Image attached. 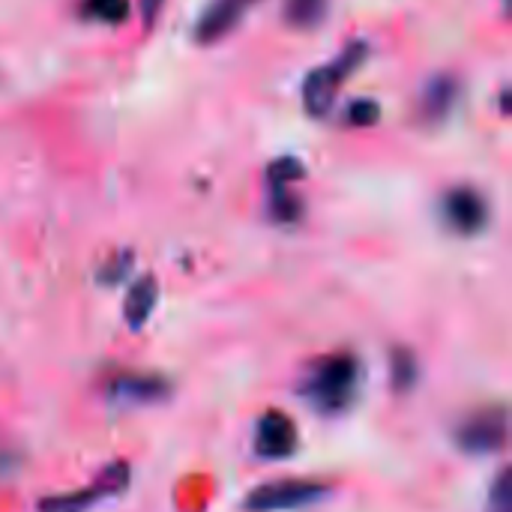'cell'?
I'll return each mask as SVG.
<instances>
[{
	"mask_svg": "<svg viewBox=\"0 0 512 512\" xmlns=\"http://www.w3.org/2000/svg\"><path fill=\"white\" fill-rule=\"evenodd\" d=\"M255 3L258 0H213L195 21V42L213 45V42L225 39Z\"/></svg>",
	"mask_w": 512,
	"mask_h": 512,
	"instance_id": "obj_8",
	"label": "cell"
},
{
	"mask_svg": "<svg viewBox=\"0 0 512 512\" xmlns=\"http://www.w3.org/2000/svg\"><path fill=\"white\" fill-rule=\"evenodd\" d=\"M459 93H462V84H459L456 75H435L423 87V96H420V114H423V120H429V123L447 120L450 111L459 102Z\"/></svg>",
	"mask_w": 512,
	"mask_h": 512,
	"instance_id": "obj_10",
	"label": "cell"
},
{
	"mask_svg": "<svg viewBox=\"0 0 512 512\" xmlns=\"http://www.w3.org/2000/svg\"><path fill=\"white\" fill-rule=\"evenodd\" d=\"M486 512H512V474L507 468L495 477V483L489 489Z\"/></svg>",
	"mask_w": 512,
	"mask_h": 512,
	"instance_id": "obj_16",
	"label": "cell"
},
{
	"mask_svg": "<svg viewBox=\"0 0 512 512\" xmlns=\"http://www.w3.org/2000/svg\"><path fill=\"white\" fill-rule=\"evenodd\" d=\"M303 174H306V168H303V162H300V159H279V162H273V165H270V171H267V183L291 186V183H297Z\"/></svg>",
	"mask_w": 512,
	"mask_h": 512,
	"instance_id": "obj_17",
	"label": "cell"
},
{
	"mask_svg": "<svg viewBox=\"0 0 512 512\" xmlns=\"http://www.w3.org/2000/svg\"><path fill=\"white\" fill-rule=\"evenodd\" d=\"M441 216L450 231H456L462 237H474V234L486 231V225H489V204L474 186H453L441 198Z\"/></svg>",
	"mask_w": 512,
	"mask_h": 512,
	"instance_id": "obj_6",
	"label": "cell"
},
{
	"mask_svg": "<svg viewBox=\"0 0 512 512\" xmlns=\"http://www.w3.org/2000/svg\"><path fill=\"white\" fill-rule=\"evenodd\" d=\"M156 300H159V285H156V279H153V276H141V279L129 288L126 303H123V318H126V324L138 330V327L153 315Z\"/></svg>",
	"mask_w": 512,
	"mask_h": 512,
	"instance_id": "obj_11",
	"label": "cell"
},
{
	"mask_svg": "<svg viewBox=\"0 0 512 512\" xmlns=\"http://www.w3.org/2000/svg\"><path fill=\"white\" fill-rule=\"evenodd\" d=\"M360 384H363V363L351 351H339V354L321 357L306 372L300 384V396L318 414L336 417V414H345L357 402Z\"/></svg>",
	"mask_w": 512,
	"mask_h": 512,
	"instance_id": "obj_1",
	"label": "cell"
},
{
	"mask_svg": "<svg viewBox=\"0 0 512 512\" xmlns=\"http://www.w3.org/2000/svg\"><path fill=\"white\" fill-rule=\"evenodd\" d=\"M84 15L108 24H120L129 15V0H84Z\"/></svg>",
	"mask_w": 512,
	"mask_h": 512,
	"instance_id": "obj_15",
	"label": "cell"
},
{
	"mask_svg": "<svg viewBox=\"0 0 512 512\" xmlns=\"http://www.w3.org/2000/svg\"><path fill=\"white\" fill-rule=\"evenodd\" d=\"M297 450V426L285 411H267L255 429V453L267 462H279L294 456Z\"/></svg>",
	"mask_w": 512,
	"mask_h": 512,
	"instance_id": "obj_7",
	"label": "cell"
},
{
	"mask_svg": "<svg viewBox=\"0 0 512 512\" xmlns=\"http://www.w3.org/2000/svg\"><path fill=\"white\" fill-rule=\"evenodd\" d=\"M162 3H165V0H141V18H144L147 27L156 24V18H159V12H162Z\"/></svg>",
	"mask_w": 512,
	"mask_h": 512,
	"instance_id": "obj_20",
	"label": "cell"
},
{
	"mask_svg": "<svg viewBox=\"0 0 512 512\" xmlns=\"http://www.w3.org/2000/svg\"><path fill=\"white\" fill-rule=\"evenodd\" d=\"M420 378V366H417V357L408 351V348H393L390 351V384L399 390V393H408Z\"/></svg>",
	"mask_w": 512,
	"mask_h": 512,
	"instance_id": "obj_13",
	"label": "cell"
},
{
	"mask_svg": "<svg viewBox=\"0 0 512 512\" xmlns=\"http://www.w3.org/2000/svg\"><path fill=\"white\" fill-rule=\"evenodd\" d=\"M327 495V486L321 483H309V480H273L258 486L249 498H246V510L249 512H288L303 510L318 504Z\"/></svg>",
	"mask_w": 512,
	"mask_h": 512,
	"instance_id": "obj_4",
	"label": "cell"
},
{
	"mask_svg": "<svg viewBox=\"0 0 512 512\" xmlns=\"http://www.w3.org/2000/svg\"><path fill=\"white\" fill-rule=\"evenodd\" d=\"M507 435H510L507 411L504 408H483V411H477L459 423L456 444H459V450H465L471 456H492V453L504 450Z\"/></svg>",
	"mask_w": 512,
	"mask_h": 512,
	"instance_id": "obj_3",
	"label": "cell"
},
{
	"mask_svg": "<svg viewBox=\"0 0 512 512\" xmlns=\"http://www.w3.org/2000/svg\"><path fill=\"white\" fill-rule=\"evenodd\" d=\"M168 393H171V387L162 375L123 372V375L111 378V384H108V396L117 402H129V405H150V402L165 399Z\"/></svg>",
	"mask_w": 512,
	"mask_h": 512,
	"instance_id": "obj_9",
	"label": "cell"
},
{
	"mask_svg": "<svg viewBox=\"0 0 512 512\" xmlns=\"http://www.w3.org/2000/svg\"><path fill=\"white\" fill-rule=\"evenodd\" d=\"M378 117H381V108L372 99H357L348 108V123L351 126H372V123H378Z\"/></svg>",
	"mask_w": 512,
	"mask_h": 512,
	"instance_id": "obj_18",
	"label": "cell"
},
{
	"mask_svg": "<svg viewBox=\"0 0 512 512\" xmlns=\"http://www.w3.org/2000/svg\"><path fill=\"white\" fill-rule=\"evenodd\" d=\"M327 12H330V0H285L282 3L285 21L297 30H312L324 24Z\"/></svg>",
	"mask_w": 512,
	"mask_h": 512,
	"instance_id": "obj_12",
	"label": "cell"
},
{
	"mask_svg": "<svg viewBox=\"0 0 512 512\" xmlns=\"http://www.w3.org/2000/svg\"><path fill=\"white\" fill-rule=\"evenodd\" d=\"M132 480V471L126 462H114L108 465L99 480L81 492H72V495H54V498H45L39 501V512H87L93 504H99L102 498L108 495H120Z\"/></svg>",
	"mask_w": 512,
	"mask_h": 512,
	"instance_id": "obj_5",
	"label": "cell"
},
{
	"mask_svg": "<svg viewBox=\"0 0 512 512\" xmlns=\"http://www.w3.org/2000/svg\"><path fill=\"white\" fill-rule=\"evenodd\" d=\"M270 186V216L276 222H297L300 213H303V204L297 195H291L288 186L282 183H267Z\"/></svg>",
	"mask_w": 512,
	"mask_h": 512,
	"instance_id": "obj_14",
	"label": "cell"
},
{
	"mask_svg": "<svg viewBox=\"0 0 512 512\" xmlns=\"http://www.w3.org/2000/svg\"><path fill=\"white\" fill-rule=\"evenodd\" d=\"M129 267H132V255H117L108 267H102V273H99V279L105 282V285H117V282H123L126 279V273H129Z\"/></svg>",
	"mask_w": 512,
	"mask_h": 512,
	"instance_id": "obj_19",
	"label": "cell"
},
{
	"mask_svg": "<svg viewBox=\"0 0 512 512\" xmlns=\"http://www.w3.org/2000/svg\"><path fill=\"white\" fill-rule=\"evenodd\" d=\"M369 57V42L357 39L351 45H345L330 63L312 69L303 81V105L312 117H327L336 96H339V87L363 66V60Z\"/></svg>",
	"mask_w": 512,
	"mask_h": 512,
	"instance_id": "obj_2",
	"label": "cell"
}]
</instances>
